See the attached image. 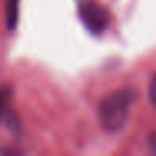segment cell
Returning <instances> with one entry per match:
<instances>
[{
  "instance_id": "obj_5",
  "label": "cell",
  "mask_w": 156,
  "mask_h": 156,
  "mask_svg": "<svg viewBox=\"0 0 156 156\" xmlns=\"http://www.w3.org/2000/svg\"><path fill=\"white\" fill-rule=\"evenodd\" d=\"M149 101H151V104L156 108V74H154V77H153L151 84H149Z\"/></svg>"
},
{
  "instance_id": "obj_6",
  "label": "cell",
  "mask_w": 156,
  "mask_h": 156,
  "mask_svg": "<svg viewBox=\"0 0 156 156\" xmlns=\"http://www.w3.org/2000/svg\"><path fill=\"white\" fill-rule=\"evenodd\" d=\"M148 146L151 148V151L156 154V133H151L148 136Z\"/></svg>"
},
{
  "instance_id": "obj_2",
  "label": "cell",
  "mask_w": 156,
  "mask_h": 156,
  "mask_svg": "<svg viewBox=\"0 0 156 156\" xmlns=\"http://www.w3.org/2000/svg\"><path fill=\"white\" fill-rule=\"evenodd\" d=\"M79 17L84 27L94 35L102 34L109 25V14L98 4H84L79 10Z\"/></svg>"
},
{
  "instance_id": "obj_1",
  "label": "cell",
  "mask_w": 156,
  "mask_h": 156,
  "mask_svg": "<svg viewBox=\"0 0 156 156\" xmlns=\"http://www.w3.org/2000/svg\"><path fill=\"white\" fill-rule=\"evenodd\" d=\"M133 101H134L133 89H119L102 99L98 111L102 129H106L108 133L121 131L129 119Z\"/></svg>"
},
{
  "instance_id": "obj_3",
  "label": "cell",
  "mask_w": 156,
  "mask_h": 156,
  "mask_svg": "<svg viewBox=\"0 0 156 156\" xmlns=\"http://www.w3.org/2000/svg\"><path fill=\"white\" fill-rule=\"evenodd\" d=\"M19 5L20 0H5V22L10 30H14L19 24Z\"/></svg>"
},
{
  "instance_id": "obj_4",
  "label": "cell",
  "mask_w": 156,
  "mask_h": 156,
  "mask_svg": "<svg viewBox=\"0 0 156 156\" xmlns=\"http://www.w3.org/2000/svg\"><path fill=\"white\" fill-rule=\"evenodd\" d=\"M10 94H12V92H10V89H9V87H0V122L5 121L9 111H10V106H9Z\"/></svg>"
}]
</instances>
